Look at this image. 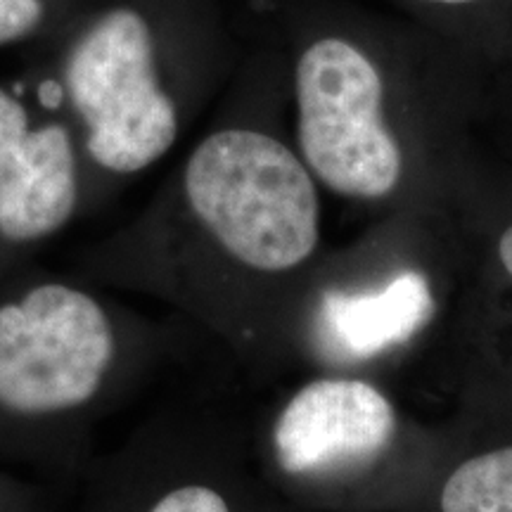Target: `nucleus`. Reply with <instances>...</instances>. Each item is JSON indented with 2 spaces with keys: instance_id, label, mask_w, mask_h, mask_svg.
Here are the masks:
<instances>
[{
  "instance_id": "1a4fd4ad",
  "label": "nucleus",
  "mask_w": 512,
  "mask_h": 512,
  "mask_svg": "<svg viewBox=\"0 0 512 512\" xmlns=\"http://www.w3.org/2000/svg\"><path fill=\"white\" fill-rule=\"evenodd\" d=\"M43 19L41 0H0V46L34 31Z\"/></svg>"
},
{
  "instance_id": "423d86ee",
  "label": "nucleus",
  "mask_w": 512,
  "mask_h": 512,
  "mask_svg": "<svg viewBox=\"0 0 512 512\" xmlns=\"http://www.w3.org/2000/svg\"><path fill=\"white\" fill-rule=\"evenodd\" d=\"M76 192L69 133L57 124L31 131L27 110L0 88V235L48 238L74 214Z\"/></svg>"
},
{
  "instance_id": "7ed1b4c3",
  "label": "nucleus",
  "mask_w": 512,
  "mask_h": 512,
  "mask_svg": "<svg viewBox=\"0 0 512 512\" xmlns=\"http://www.w3.org/2000/svg\"><path fill=\"white\" fill-rule=\"evenodd\" d=\"M67 86L88 126V152L107 171L136 174L174 145L176 105L159 86L155 41L140 12H107L79 38Z\"/></svg>"
},
{
  "instance_id": "9d476101",
  "label": "nucleus",
  "mask_w": 512,
  "mask_h": 512,
  "mask_svg": "<svg viewBox=\"0 0 512 512\" xmlns=\"http://www.w3.org/2000/svg\"><path fill=\"white\" fill-rule=\"evenodd\" d=\"M150 512H230L221 494L207 486H181L166 494Z\"/></svg>"
},
{
  "instance_id": "f8f14e48",
  "label": "nucleus",
  "mask_w": 512,
  "mask_h": 512,
  "mask_svg": "<svg viewBox=\"0 0 512 512\" xmlns=\"http://www.w3.org/2000/svg\"><path fill=\"white\" fill-rule=\"evenodd\" d=\"M422 3H430V5H467V3H477V0H422Z\"/></svg>"
},
{
  "instance_id": "f257e3e1",
  "label": "nucleus",
  "mask_w": 512,
  "mask_h": 512,
  "mask_svg": "<svg viewBox=\"0 0 512 512\" xmlns=\"http://www.w3.org/2000/svg\"><path fill=\"white\" fill-rule=\"evenodd\" d=\"M185 195L219 245L256 271H290L318 245L309 169L261 131L226 128L204 138L185 166Z\"/></svg>"
},
{
  "instance_id": "9b49d317",
  "label": "nucleus",
  "mask_w": 512,
  "mask_h": 512,
  "mask_svg": "<svg viewBox=\"0 0 512 512\" xmlns=\"http://www.w3.org/2000/svg\"><path fill=\"white\" fill-rule=\"evenodd\" d=\"M496 252H498V261H501V268L512 280V223L503 230L501 238H498Z\"/></svg>"
},
{
  "instance_id": "0eeeda50",
  "label": "nucleus",
  "mask_w": 512,
  "mask_h": 512,
  "mask_svg": "<svg viewBox=\"0 0 512 512\" xmlns=\"http://www.w3.org/2000/svg\"><path fill=\"white\" fill-rule=\"evenodd\" d=\"M432 313L434 297L425 275L403 271L377 292L325 294L318 328L332 356L363 361L406 344Z\"/></svg>"
},
{
  "instance_id": "f03ea898",
  "label": "nucleus",
  "mask_w": 512,
  "mask_h": 512,
  "mask_svg": "<svg viewBox=\"0 0 512 512\" xmlns=\"http://www.w3.org/2000/svg\"><path fill=\"white\" fill-rule=\"evenodd\" d=\"M304 162L337 195L382 200L401 181V147L384 124L380 69L356 43L313 41L294 69Z\"/></svg>"
},
{
  "instance_id": "20e7f679",
  "label": "nucleus",
  "mask_w": 512,
  "mask_h": 512,
  "mask_svg": "<svg viewBox=\"0 0 512 512\" xmlns=\"http://www.w3.org/2000/svg\"><path fill=\"white\" fill-rule=\"evenodd\" d=\"M105 311L67 285H43L0 306V406L48 415L81 406L110 368Z\"/></svg>"
},
{
  "instance_id": "6e6552de",
  "label": "nucleus",
  "mask_w": 512,
  "mask_h": 512,
  "mask_svg": "<svg viewBox=\"0 0 512 512\" xmlns=\"http://www.w3.org/2000/svg\"><path fill=\"white\" fill-rule=\"evenodd\" d=\"M441 512H512V441L463 460L446 479Z\"/></svg>"
},
{
  "instance_id": "39448f33",
  "label": "nucleus",
  "mask_w": 512,
  "mask_h": 512,
  "mask_svg": "<svg viewBox=\"0 0 512 512\" xmlns=\"http://www.w3.org/2000/svg\"><path fill=\"white\" fill-rule=\"evenodd\" d=\"M396 415L380 389L361 380H316L283 408L273 430L280 465L292 475L347 470L392 444Z\"/></svg>"
}]
</instances>
